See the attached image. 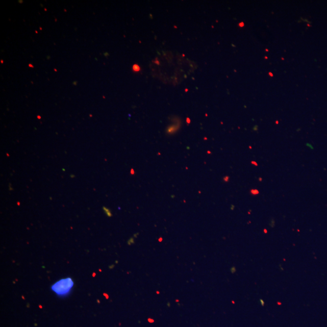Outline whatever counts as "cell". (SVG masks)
<instances>
[{
	"label": "cell",
	"instance_id": "cell-1",
	"mask_svg": "<svg viewBox=\"0 0 327 327\" xmlns=\"http://www.w3.org/2000/svg\"><path fill=\"white\" fill-rule=\"evenodd\" d=\"M74 286V282L72 278H63L56 282L51 286V290L58 296L66 297L71 293Z\"/></svg>",
	"mask_w": 327,
	"mask_h": 327
},
{
	"label": "cell",
	"instance_id": "cell-2",
	"mask_svg": "<svg viewBox=\"0 0 327 327\" xmlns=\"http://www.w3.org/2000/svg\"><path fill=\"white\" fill-rule=\"evenodd\" d=\"M179 128L177 127L175 125H171L167 129V133L168 134H173V133L176 132Z\"/></svg>",
	"mask_w": 327,
	"mask_h": 327
},
{
	"label": "cell",
	"instance_id": "cell-3",
	"mask_svg": "<svg viewBox=\"0 0 327 327\" xmlns=\"http://www.w3.org/2000/svg\"><path fill=\"white\" fill-rule=\"evenodd\" d=\"M133 70H134V72H139V71H140V67L137 65V64H135L133 66Z\"/></svg>",
	"mask_w": 327,
	"mask_h": 327
},
{
	"label": "cell",
	"instance_id": "cell-4",
	"mask_svg": "<svg viewBox=\"0 0 327 327\" xmlns=\"http://www.w3.org/2000/svg\"><path fill=\"white\" fill-rule=\"evenodd\" d=\"M251 193L256 195V194H258V191L257 190H251Z\"/></svg>",
	"mask_w": 327,
	"mask_h": 327
},
{
	"label": "cell",
	"instance_id": "cell-5",
	"mask_svg": "<svg viewBox=\"0 0 327 327\" xmlns=\"http://www.w3.org/2000/svg\"><path fill=\"white\" fill-rule=\"evenodd\" d=\"M229 177H225L224 178V180L226 181V182H228V181H229Z\"/></svg>",
	"mask_w": 327,
	"mask_h": 327
}]
</instances>
